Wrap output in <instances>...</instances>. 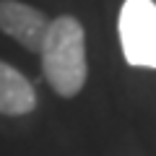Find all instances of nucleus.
Masks as SVG:
<instances>
[{
  "mask_svg": "<svg viewBox=\"0 0 156 156\" xmlns=\"http://www.w3.org/2000/svg\"><path fill=\"white\" fill-rule=\"evenodd\" d=\"M50 18L42 11L18 3V0H0V31L16 39L29 52H39L50 31Z\"/></svg>",
  "mask_w": 156,
  "mask_h": 156,
  "instance_id": "7ed1b4c3",
  "label": "nucleus"
},
{
  "mask_svg": "<svg viewBox=\"0 0 156 156\" xmlns=\"http://www.w3.org/2000/svg\"><path fill=\"white\" fill-rule=\"evenodd\" d=\"M39 55L44 81L57 96L73 99L81 94L89 78V60H86V31L78 18H52Z\"/></svg>",
  "mask_w": 156,
  "mask_h": 156,
  "instance_id": "f257e3e1",
  "label": "nucleus"
},
{
  "mask_svg": "<svg viewBox=\"0 0 156 156\" xmlns=\"http://www.w3.org/2000/svg\"><path fill=\"white\" fill-rule=\"evenodd\" d=\"M120 44L122 55L135 68H156V3L125 0L120 8Z\"/></svg>",
  "mask_w": 156,
  "mask_h": 156,
  "instance_id": "f03ea898",
  "label": "nucleus"
},
{
  "mask_svg": "<svg viewBox=\"0 0 156 156\" xmlns=\"http://www.w3.org/2000/svg\"><path fill=\"white\" fill-rule=\"evenodd\" d=\"M37 109L34 83L8 62H0V115L23 117Z\"/></svg>",
  "mask_w": 156,
  "mask_h": 156,
  "instance_id": "20e7f679",
  "label": "nucleus"
}]
</instances>
